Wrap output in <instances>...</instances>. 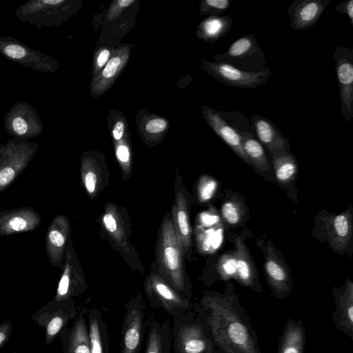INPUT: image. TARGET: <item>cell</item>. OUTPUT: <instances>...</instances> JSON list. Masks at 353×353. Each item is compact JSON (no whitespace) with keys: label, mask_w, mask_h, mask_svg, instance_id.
<instances>
[{"label":"cell","mask_w":353,"mask_h":353,"mask_svg":"<svg viewBox=\"0 0 353 353\" xmlns=\"http://www.w3.org/2000/svg\"><path fill=\"white\" fill-rule=\"evenodd\" d=\"M181 249L173 222L170 217L166 218L162 225L159 241L160 275L179 294L190 299V285L182 263Z\"/></svg>","instance_id":"cell-2"},{"label":"cell","mask_w":353,"mask_h":353,"mask_svg":"<svg viewBox=\"0 0 353 353\" xmlns=\"http://www.w3.org/2000/svg\"><path fill=\"white\" fill-rule=\"evenodd\" d=\"M334 61L341 112L345 122H348L353 117V48L337 46Z\"/></svg>","instance_id":"cell-14"},{"label":"cell","mask_w":353,"mask_h":353,"mask_svg":"<svg viewBox=\"0 0 353 353\" xmlns=\"http://www.w3.org/2000/svg\"><path fill=\"white\" fill-rule=\"evenodd\" d=\"M39 144L13 138L0 143V193L9 188L34 158Z\"/></svg>","instance_id":"cell-4"},{"label":"cell","mask_w":353,"mask_h":353,"mask_svg":"<svg viewBox=\"0 0 353 353\" xmlns=\"http://www.w3.org/2000/svg\"><path fill=\"white\" fill-rule=\"evenodd\" d=\"M327 228L332 245H334L339 250H343L352 236L351 214L347 211L334 216Z\"/></svg>","instance_id":"cell-31"},{"label":"cell","mask_w":353,"mask_h":353,"mask_svg":"<svg viewBox=\"0 0 353 353\" xmlns=\"http://www.w3.org/2000/svg\"><path fill=\"white\" fill-rule=\"evenodd\" d=\"M145 291L151 307L160 308L172 316L193 308L190 299L179 294L159 274L153 273L148 277Z\"/></svg>","instance_id":"cell-9"},{"label":"cell","mask_w":353,"mask_h":353,"mask_svg":"<svg viewBox=\"0 0 353 353\" xmlns=\"http://www.w3.org/2000/svg\"><path fill=\"white\" fill-rule=\"evenodd\" d=\"M235 248L236 282L256 292H261L262 288L259 283L256 266L242 239L237 238L236 239Z\"/></svg>","instance_id":"cell-24"},{"label":"cell","mask_w":353,"mask_h":353,"mask_svg":"<svg viewBox=\"0 0 353 353\" xmlns=\"http://www.w3.org/2000/svg\"><path fill=\"white\" fill-rule=\"evenodd\" d=\"M336 12L346 14L353 26V0H345L339 3L334 8Z\"/></svg>","instance_id":"cell-45"},{"label":"cell","mask_w":353,"mask_h":353,"mask_svg":"<svg viewBox=\"0 0 353 353\" xmlns=\"http://www.w3.org/2000/svg\"><path fill=\"white\" fill-rule=\"evenodd\" d=\"M70 232V223L65 215L55 216L47 229L45 248L50 263L53 267L63 268Z\"/></svg>","instance_id":"cell-17"},{"label":"cell","mask_w":353,"mask_h":353,"mask_svg":"<svg viewBox=\"0 0 353 353\" xmlns=\"http://www.w3.org/2000/svg\"><path fill=\"white\" fill-rule=\"evenodd\" d=\"M252 125L259 140L272 156L290 152L288 139L269 119L256 114L252 115Z\"/></svg>","instance_id":"cell-22"},{"label":"cell","mask_w":353,"mask_h":353,"mask_svg":"<svg viewBox=\"0 0 353 353\" xmlns=\"http://www.w3.org/2000/svg\"><path fill=\"white\" fill-rule=\"evenodd\" d=\"M217 183L215 179L204 176L199 182L198 195L201 201L205 202L212 199L216 190Z\"/></svg>","instance_id":"cell-39"},{"label":"cell","mask_w":353,"mask_h":353,"mask_svg":"<svg viewBox=\"0 0 353 353\" xmlns=\"http://www.w3.org/2000/svg\"><path fill=\"white\" fill-rule=\"evenodd\" d=\"M41 223L39 212L31 207L0 211V236L33 231Z\"/></svg>","instance_id":"cell-19"},{"label":"cell","mask_w":353,"mask_h":353,"mask_svg":"<svg viewBox=\"0 0 353 353\" xmlns=\"http://www.w3.org/2000/svg\"><path fill=\"white\" fill-rule=\"evenodd\" d=\"M272 165L276 180L282 184L290 181L297 171V164L290 152L272 156Z\"/></svg>","instance_id":"cell-32"},{"label":"cell","mask_w":353,"mask_h":353,"mask_svg":"<svg viewBox=\"0 0 353 353\" xmlns=\"http://www.w3.org/2000/svg\"><path fill=\"white\" fill-rule=\"evenodd\" d=\"M115 153L123 170L128 172L130 167V151L128 145L124 141L119 142L116 145Z\"/></svg>","instance_id":"cell-40"},{"label":"cell","mask_w":353,"mask_h":353,"mask_svg":"<svg viewBox=\"0 0 353 353\" xmlns=\"http://www.w3.org/2000/svg\"><path fill=\"white\" fill-rule=\"evenodd\" d=\"M203 116L212 130L230 148L250 167L252 164L245 154L240 136V128L232 125L229 112H219L211 108H203Z\"/></svg>","instance_id":"cell-15"},{"label":"cell","mask_w":353,"mask_h":353,"mask_svg":"<svg viewBox=\"0 0 353 353\" xmlns=\"http://www.w3.org/2000/svg\"><path fill=\"white\" fill-rule=\"evenodd\" d=\"M12 332V324L8 321L0 323V350L8 342Z\"/></svg>","instance_id":"cell-44"},{"label":"cell","mask_w":353,"mask_h":353,"mask_svg":"<svg viewBox=\"0 0 353 353\" xmlns=\"http://www.w3.org/2000/svg\"><path fill=\"white\" fill-rule=\"evenodd\" d=\"M82 179L86 191L92 195L97 190L99 177L92 166L88 165L86 159L82 161Z\"/></svg>","instance_id":"cell-36"},{"label":"cell","mask_w":353,"mask_h":353,"mask_svg":"<svg viewBox=\"0 0 353 353\" xmlns=\"http://www.w3.org/2000/svg\"><path fill=\"white\" fill-rule=\"evenodd\" d=\"M3 126L13 138L26 140L38 137L43 131V122L36 109L23 101L14 103L8 110Z\"/></svg>","instance_id":"cell-11"},{"label":"cell","mask_w":353,"mask_h":353,"mask_svg":"<svg viewBox=\"0 0 353 353\" xmlns=\"http://www.w3.org/2000/svg\"><path fill=\"white\" fill-rule=\"evenodd\" d=\"M214 61L225 63L241 70L257 72L268 66L265 53L254 34H246L234 41L221 54L213 56Z\"/></svg>","instance_id":"cell-5"},{"label":"cell","mask_w":353,"mask_h":353,"mask_svg":"<svg viewBox=\"0 0 353 353\" xmlns=\"http://www.w3.org/2000/svg\"><path fill=\"white\" fill-rule=\"evenodd\" d=\"M173 207L174 227L182 250H186L191 245V228L189 223L186 200L181 192L176 196Z\"/></svg>","instance_id":"cell-28"},{"label":"cell","mask_w":353,"mask_h":353,"mask_svg":"<svg viewBox=\"0 0 353 353\" xmlns=\"http://www.w3.org/2000/svg\"><path fill=\"white\" fill-rule=\"evenodd\" d=\"M219 216L208 212L201 213L199 217V222L202 228L215 225L219 222Z\"/></svg>","instance_id":"cell-46"},{"label":"cell","mask_w":353,"mask_h":353,"mask_svg":"<svg viewBox=\"0 0 353 353\" xmlns=\"http://www.w3.org/2000/svg\"><path fill=\"white\" fill-rule=\"evenodd\" d=\"M193 310L219 353H262L249 315L232 284L223 293L203 292Z\"/></svg>","instance_id":"cell-1"},{"label":"cell","mask_w":353,"mask_h":353,"mask_svg":"<svg viewBox=\"0 0 353 353\" xmlns=\"http://www.w3.org/2000/svg\"><path fill=\"white\" fill-rule=\"evenodd\" d=\"M102 220L103 225L109 234L112 236L119 245L128 251L123 226L121 224L117 212H116L113 208H107Z\"/></svg>","instance_id":"cell-33"},{"label":"cell","mask_w":353,"mask_h":353,"mask_svg":"<svg viewBox=\"0 0 353 353\" xmlns=\"http://www.w3.org/2000/svg\"><path fill=\"white\" fill-rule=\"evenodd\" d=\"M111 51L109 48H102L99 51L94 59V74H98L103 68L107 64L111 58Z\"/></svg>","instance_id":"cell-41"},{"label":"cell","mask_w":353,"mask_h":353,"mask_svg":"<svg viewBox=\"0 0 353 353\" xmlns=\"http://www.w3.org/2000/svg\"><path fill=\"white\" fill-rule=\"evenodd\" d=\"M12 353H19V352H12Z\"/></svg>","instance_id":"cell-48"},{"label":"cell","mask_w":353,"mask_h":353,"mask_svg":"<svg viewBox=\"0 0 353 353\" xmlns=\"http://www.w3.org/2000/svg\"><path fill=\"white\" fill-rule=\"evenodd\" d=\"M231 6L230 0H204L201 3V12L210 16H221Z\"/></svg>","instance_id":"cell-37"},{"label":"cell","mask_w":353,"mask_h":353,"mask_svg":"<svg viewBox=\"0 0 353 353\" xmlns=\"http://www.w3.org/2000/svg\"><path fill=\"white\" fill-rule=\"evenodd\" d=\"M205 70L220 83L232 88L253 89L265 83L272 75L270 67L257 72L241 70L229 64L205 61Z\"/></svg>","instance_id":"cell-13"},{"label":"cell","mask_w":353,"mask_h":353,"mask_svg":"<svg viewBox=\"0 0 353 353\" xmlns=\"http://www.w3.org/2000/svg\"><path fill=\"white\" fill-rule=\"evenodd\" d=\"M0 54L12 62L39 72H54L59 67L57 60L12 36L0 37Z\"/></svg>","instance_id":"cell-10"},{"label":"cell","mask_w":353,"mask_h":353,"mask_svg":"<svg viewBox=\"0 0 353 353\" xmlns=\"http://www.w3.org/2000/svg\"><path fill=\"white\" fill-rule=\"evenodd\" d=\"M71 6L68 0H28L17 8L15 14L21 22L34 25L39 30L61 24Z\"/></svg>","instance_id":"cell-6"},{"label":"cell","mask_w":353,"mask_h":353,"mask_svg":"<svg viewBox=\"0 0 353 353\" xmlns=\"http://www.w3.org/2000/svg\"><path fill=\"white\" fill-rule=\"evenodd\" d=\"M59 336L63 353H90L88 325L82 312L74 319L72 327L63 330Z\"/></svg>","instance_id":"cell-23"},{"label":"cell","mask_w":353,"mask_h":353,"mask_svg":"<svg viewBox=\"0 0 353 353\" xmlns=\"http://www.w3.org/2000/svg\"><path fill=\"white\" fill-rule=\"evenodd\" d=\"M233 19L230 16H210L198 28V35L203 40L214 43L231 30Z\"/></svg>","instance_id":"cell-30"},{"label":"cell","mask_w":353,"mask_h":353,"mask_svg":"<svg viewBox=\"0 0 353 353\" xmlns=\"http://www.w3.org/2000/svg\"><path fill=\"white\" fill-rule=\"evenodd\" d=\"M119 353H139L145 333V305L140 294L125 304Z\"/></svg>","instance_id":"cell-8"},{"label":"cell","mask_w":353,"mask_h":353,"mask_svg":"<svg viewBox=\"0 0 353 353\" xmlns=\"http://www.w3.org/2000/svg\"><path fill=\"white\" fill-rule=\"evenodd\" d=\"M221 214L225 221L231 225L239 223L242 219L241 208L233 201H227L222 205Z\"/></svg>","instance_id":"cell-38"},{"label":"cell","mask_w":353,"mask_h":353,"mask_svg":"<svg viewBox=\"0 0 353 353\" xmlns=\"http://www.w3.org/2000/svg\"><path fill=\"white\" fill-rule=\"evenodd\" d=\"M78 311L73 299L47 302L32 316L33 321L44 330L45 344L50 345L74 319Z\"/></svg>","instance_id":"cell-7"},{"label":"cell","mask_w":353,"mask_h":353,"mask_svg":"<svg viewBox=\"0 0 353 353\" xmlns=\"http://www.w3.org/2000/svg\"><path fill=\"white\" fill-rule=\"evenodd\" d=\"M216 272L219 278L221 280L226 281L232 279L236 281V262L234 253L222 256L216 266Z\"/></svg>","instance_id":"cell-34"},{"label":"cell","mask_w":353,"mask_h":353,"mask_svg":"<svg viewBox=\"0 0 353 353\" xmlns=\"http://www.w3.org/2000/svg\"><path fill=\"white\" fill-rule=\"evenodd\" d=\"M171 335L174 353H219L193 308L173 316Z\"/></svg>","instance_id":"cell-3"},{"label":"cell","mask_w":353,"mask_h":353,"mask_svg":"<svg viewBox=\"0 0 353 353\" xmlns=\"http://www.w3.org/2000/svg\"><path fill=\"white\" fill-rule=\"evenodd\" d=\"M88 325L90 353H110L108 326L97 307L88 310Z\"/></svg>","instance_id":"cell-27"},{"label":"cell","mask_w":353,"mask_h":353,"mask_svg":"<svg viewBox=\"0 0 353 353\" xmlns=\"http://www.w3.org/2000/svg\"><path fill=\"white\" fill-rule=\"evenodd\" d=\"M124 132H125L124 123L121 121H117L114 123V125L112 128V137L114 139V140L120 141L124 134Z\"/></svg>","instance_id":"cell-47"},{"label":"cell","mask_w":353,"mask_h":353,"mask_svg":"<svg viewBox=\"0 0 353 353\" xmlns=\"http://www.w3.org/2000/svg\"><path fill=\"white\" fill-rule=\"evenodd\" d=\"M243 150L254 168L262 174H271L270 165L262 145L247 130L240 131Z\"/></svg>","instance_id":"cell-29"},{"label":"cell","mask_w":353,"mask_h":353,"mask_svg":"<svg viewBox=\"0 0 353 353\" xmlns=\"http://www.w3.org/2000/svg\"><path fill=\"white\" fill-rule=\"evenodd\" d=\"M172 335L170 321L151 320L148 330L145 353H171Z\"/></svg>","instance_id":"cell-26"},{"label":"cell","mask_w":353,"mask_h":353,"mask_svg":"<svg viewBox=\"0 0 353 353\" xmlns=\"http://www.w3.org/2000/svg\"><path fill=\"white\" fill-rule=\"evenodd\" d=\"M331 0H294L287 8L290 26L294 30L312 28L320 19Z\"/></svg>","instance_id":"cell-20"},{"label":"cell","mask_w":353,"mask_h":353,"mask_svg":"<svg viewBox=\"0 0 353 353\" xmlns=\"http://www.w3.org/2000/svg\"><path fill=\"white\" fill-rule=\"evenodd\" d=\"M168 127L167 121L159 117L151 119L145 125L147 132L156 134L163 132Z\"/></svg>","instance_id":"cell-42"},{"label":"cell","mask_w":353,"mask_h":353,"mask_svg":"<svg viewBox=\"0 0 353 353\" xmlns=\"http://www.w3.org/2000/svg\"><path fill=\"white\" fill-rule=\"evenodd\" d=\"M305 341L303 321L289 318L279 339L277 353H304Z\"/></svg>","instance_id":"cell-25"},{"label":"cell","mask_w":353,"mask_h":353,"mask_svg":"<svg viewBox=\"0 0 353 353\" xmlns=\"http://www.w3.org/2000/svg\"><path fill=\"white\" fill-rule=\"evenodd\" d=\"M332 294L334 299V311L332 319L338 331L353 339V283L346 279L340 287H333Z\"/></svg>","instance_id":"cell-18"},{"label":"cell","mask_w":353,"mask_h":353,"mask_svg":"<svg viewBox=\"0 0 353 353\" xmlns=\"http://www.w3.org/2000/svg\"><path fill=\"white\" fill-rule=\"evenodd\" d=\"M219 232L214 228L204 230L202 228L197 229V243L200 250L203 252H209L215 248L218 239Z\"/></svg>","instance_id":"cell-35"},{"label":"cell","mask_w":353,"mask_h":353,"mask_svg":"<svg viewBox=\"0 0 353 353\" xmlns=\"http://www.w3.org/2000/svg\"><path fill=\"white\" fill-rule=\"evenodd\" d=\"M134 2V0H119L115 1L109 10L108 19L109 21L115 19L125 8L130 6Z\"/></svg>","instance_id":"cell-43"},{"label":"cell","mask_w":353,"mask_h":353,"mask_svg":"<svg viewBox=\"0 0 353 353\" xmlns=\"http://www.w3.org/2000/svg\"><path fill=\"white\" fill-rule=\"evenodd\" d=\"M129 57L128 46H122L114 52L103 70L92 81L90 92L93 97L101 96L110 88L125 67Z\"/></svg>","instance_id":"cell-21"},{"label":"cell","mask_w":353,"mask_h":353,"mask_svg":"<svg viewBox=\"0 0 353 353\" xmlns=\"http://www.w3.org/2000/svg\"><path fill=\"white\" fill-rule=\"evenodd\" d=\"M72 245V241H70L65 250L63 272L53 299L56 301L73 299L83 294L87 288L80 267L77 265Z\"/></svg>","instance_id":"cell-16"},{"label":"cell","mask_w":353,"mask_h":353,"mask_svg":"<svg viewBox=\"0 0 353 353\" xmlns=\"http://www.w3.org/2000/svg\"><path fill=\"white\" fill-rule=\"evenodd\" d=\"M257 244L264 254V271L272 295L279 299L287 298L293 290L290 270L279 257L271 242L265 243L259 240Z\"/></svg>","instance_id":"cell-12"}]
</instances>
